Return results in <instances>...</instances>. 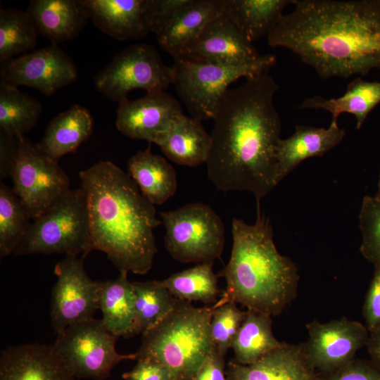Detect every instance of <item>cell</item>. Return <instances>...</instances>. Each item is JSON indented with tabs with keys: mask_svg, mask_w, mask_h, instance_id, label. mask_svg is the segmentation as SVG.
Returning a JSON list of instances; mask_svg holds the SVG:
<instances>
[{
	"mask_svg": "<svg viewBox=\"0 0 380 380\" xmlns=\"http://www.w3.org/2000/svg\"><path fill=\"white\" fill-rule=\"evenodd\" d=\"M279 89L266 72L246 78L223 96L213 119L205 163L217 189L247 191L260 203L277 186L274 155L281 122L273 99Z\"/></svg>",
	"mask_w": 380,
	"mask_h": 380,
	"instance_id": "obj_1",
	"label": "cell"
},
{
	"mask_svg": "<svg viewBox=\"0 0 380 380\" xmlns=\"http://www.w3.org/2000/svg\"><path fill=\"white\" fill-rule=\"evenodd\" d=\"M267 43L297 55L323 78L380 69V0H292Z\"/></svg>",
	"mask_w": 380,
	"mask_h": 380,
	"instance_id": "obj_2",
	"label": "cell"
},
{
	"mask_svg": "<svg viewBox=\"0 0 380 380\" xmlns=\"http://www.w3.org/2000/svg\"><path fill=\"white\" fill-rule=\"evenodd\" d=\"M85 194L92 251L105 253L120 271L145 274L158 251L156 210L128 174L110 161L80 172Z\"/></svg>",
	"mask_w": 380,
	"mask_h": 380,
	"instance_id": "obj_3",
	"label": "cell"
},
{
	"mask_svg": "<svg viewBox=\"0 0 380 380\" xmlns=\"http://www.w3.org/2000/svg\"><path fill=\"white\" fill-rule=\"evenodd\" d=\"M258 215L253 224L233 218L230 258L219 272L226 289L213 308L227 303H239L247 310L272 316L279 315L295 297L298 267L276 248L270 220Z\"/></svg>",
	"mask_w": 380,
	"mask_h": 380,
	"instance_id": "obj_4",
	"label": "cell"
},
{
	"mask_svg": "<svg viewBox=\"0 0 380 380\" xmlns=\"http://www.w3.org/2000/svg\"><path fill=\"white\" fill-rule=\"evenodd\" d=\"M213 310L179 300L170 313L142 334L137 359L158 362L172 380H192L215 348L210 329Z\"/></svg>",
	"mask_w": 380,
	"mask_h": 380,
	"instance_id": "obj_5",
	"label": "cell"
},
{
	"mask_svg": "<svg viewBox=\"0 0 380 380\" xmlns=\"http://www.w3.org/2000/svg\"><path fill=\"white\" fill-rule=\"evenodd\" d=\"M1 178L9 176L13 191L32 220L51 208L70 189V180L58 163L25 137L1 132Z\"/></svg>",
	"mask_w": 380,
	"mask_h": 380,
	"instance_id": "obj_6",
	"label": "cell"
},
{
	"mask_svg": "<svg viewBox=\"0 0 380 380\" xmlns=\"http://www.w3.org/2000/svg\"><path fill=\"white\" fill-rule=\"evenodd\" d=\"M277 61L273 54L261 55L255 61L234 65L174 58L172 84L191 116L213 120L229 86L241 77L266 72Z\"/></svg>",
	"mask_w": 380,
	"mask_h": 380,
	"instance_id": "obj_7",
	"label": "cell"
},
{
	"mask_svg": "<svg viewBox=\"0 0 380 380\" xmlns=\"http://www.w3.org/2000/svg\"><path fill=\"white\" fill-rule=\"evenodd\" d=\"M92 251L84 192L70 189L45 213L33 220L15 249V255H80Z\"/></svg>",
	"mask_w": 380,
	"mask_h": 380,
	"instance_id": "obj_8",
	"label": "cell"
},
{
	"mask_svg": "<svg viewBox=\"0 0 380 380\" xmlns=\"http://www.w3.org/2000/svg\"><path fill=\"white\" fill-rule=\"evenodd\" d=\"M165 226V248L182 263H209L220 258L225 229L220 216L207 204L186 203L159 213Z\"/></svg>",
	"mask_w": 380,
	"mask_h": 380,
	"instance_id": "obj_9",
	"label": "cell"
},
{
	"mask_svg": "<svg viewBox=\"0 0 380 380\" xmlns=\"http://www.w3.org/2000/svg\"><path fill=\"white\" fill-rule=\"evenodd\" d=\"M117 338L101 319L92 318L58 333L51 346L75 378L104 380L120 362L137 360L136 353L120 354L116 350Z\"/></svg>",
	"mask_w": 380,
	"mask_h": 380,
	"instance_id": "obj_10",
	"label": "cell"
},
{
	"mask_svg": "<svg viewBox=\"0 0 380 380\" xmlns=\"http://www.w3.org/2000/svg\"><path fill=\"white\" fill-rule=\"evenodd\" d=\"M94 83L98 91L119 103L134 89L165 90L172 84V68L163 63L154 46L135 44L118 53Z\"/></svg>",
	"mask_w": 380,
	"mask_h": 380,
	"instance_id": "obj_11",
	"label": "cell"
},
{
	"mask_svg": "<svg viewBox=\"0 0 380 380\" xmlns=\"http://www.w3.org/2000/svg\"><path fill=\"white\" fill-rule=\"evenodd\" d=\"M57 279L51 291V318L58 334L76 323L94 318L99 309V281L87 275L84 258L65 255L55 266Z\"/></svg>",
	"mask_w": 380,
	"mask_h": 380,
	"instance_id": "obj_12",
	"label": "cell"
},
{
	"mask_svg": "<svg viewBox=\"0 0 380 380\" xmlns=\"http://www.w3.org/2000/svg\"><path fill=\"white\" fill-rule=\"evenodd\" d=\"M306 328L308 337L303 350L318 373H329L350 362L369 336L367 327L345 317L326 323L313 320Z\"/></svg>",
	"mask_w": 380,
	"mask_h": 380,
	"instance_id": "obj_13",
	"label": "cell"
},
{
	"mask_svg": "<svg viewBox=\"0 0 380 380\" xmlns=\"http://www.w3.org/2000/svg\"><path fill=\"white\" fill-rule=\"evenodd\" d=\"M1 81L34 88L46 96L77 80L72 60L57 44L34 49L3 63Z\"/></svg>",
	"mask_w": 380,
	"mask_h": 380,
	"instance_id": "obj_14",
	"label": "cell"
},
{
	"mask_svg": "<svg viewBox=\"0 0 380 380\" xmlns=\"http://www.w3.org/2000/svg\"><path fill=\"white\" fill-rule=\"evenodd\" d=\"M118 104L117 129L131 139L150 144H156L183 114L178 101L165 90L147 92L134 101L127 98Z\"/></svg>",
	"mask_w": 380,
	"mask_h": 380,
	"instance_id": "obj_15",
	"label": "cell"
},
{
	"mask_svg": "<svg viewBox=\"0 0 380 380\" xmlns=\"http://www.w3.org/2000/svg\"><path fill=\"white\" fill-rule=\"evenodd\" d=\"M260 56L253 44L222 13L209 22L176 58L234 65L255 61Z\"/></svg>",
	"mask_w": 380,
	"mask_h": 380,
	"instance_id": "obj_16",
	"label": "cell"
},
{
	"mask_svg": "<svg viewBox=\"0 0 380 380\" xmlns=\"http://www.w3.org/2000/svg\"><path fill=\"white\" fill-rule=\"evenodd\" d=\"M316 376L303 344L283 343L253 364L231 360L226 365L227 380H315Z\"/></svg>",
	"mask_w": 380,
	"mask_h": 380,
	"instance_id": "obj_17",
	"label": "cell"
},
{
	"mask_svg": "<svg viewBox=\"0 0 380 380\" xmlns=\"http://www.w3.org/2000/svg\"><path fill=\"white\" fill-rule=\"evenodd\" d=\"M345 134V130L339 127L337 121L331 120L327 128L296 126L291 137L280 138L276 146V184L304 160L322 156L334 148Z\"/></svg>",
	"mask_w": 380,
	"mask_h": 380,
	"instance_id": "obj_18",
	"label": "cell"
},
{
	"mask_svg": "<svg viewBox=\"0 0 380 380\" xmlns=\"http://www.w3.org/2000/svg\"><path fill=\"white\" fill-rule=\"evenodd\" d=\"M83 1L94 25L115 39H140L151 32L148 0Z\"/></svg>",
	"mask_w": 380,
	"mask_h": 380,
	"instance_id": "obj_19",
	"label": "cell"
},
{
	"mask_svg": "<svg viewBox=\"0 0 380 380\" xmlns=\"http://www.w3.org/2000/svg\"><path fill=\"white\" fill-rule=\"evenodd\" d=\"M0 380H75L51 346L40 343L11 346L1 353Z\"/></svg>",
	"mask_w": 380,
	"mask_h": 380,
	"instance_id": "obj_20",
	"label": "cell"
},
{
	"mask_svg": "<svg viewBox=\"0 0 380 380\" xmlns=\"http://www.w3.org/2000/svg\"><path fill=\"white\" fill-rule=\"evenodd\" d=\"M26 11L53 44L75 38L89 19L83 0H32Z\"/></svg>",
	"mask_w": 380,
	"mask_h": 380,
	"instance_id": "obj_21",
	"label": "cell"
},
{
	"mask_svg": "<svg viewBox=\"0 0 380 380\" xmlns=\"http://www.w3.org/2000/svg\"><path fill=\"white\" fill-rule=\"evenodd\" d=\"M120 270L115 279L99 281V309L106 328L116 337L129 338L141 334L135 305V295L127 277Z\"/></svg>",
	"mask_w": 380,
	"mask_h": 380,
	"instance_id": "obj_22",
	"label": "cell"
},
{
	"mask_svg": "<svg viewBox=\"0 0 380 380\" xmlns=\"http://www.w3.org/2000/svg\"><path fill=\"white\" fill-rule=\"evenodd\" d=\"M222 13V0H189L156 34L173 58L179 56L205 25Z\"/></svg>",
	"mask_w": 380,
	"mask_h": 380,
	"instance_id": "obj_23",
	"label": "cell"
},
{
	"mask_svg": "<svg viewBox=\"0 0 380 380\" xmlns=\"http://www.w3.org/2000/svg\"><path fill=\"white\" fill-rule=\"evenodd\" d=\"M156 144L174 163L196 167L207 162L212 138L203 128L201 121L182 114Z\"/></svg>",
	"mask_w": 380,
	"mask_h": 380,
	"instance_id": "obj_24",
	"label": "cell"
},
{
	"mask_svg": "<svg viewBox=\"0 0 380 380\" xmlns=\"http://www.w3.org/2000/svg\"><path fill=\"white\" fill-rule=\"evenodd\" d=\"M127 166L129 176L153 205L163 204L176 193L175 169L163 157L153 153L151 145L130 157Z\"/></svg>",
	"mask_w": 380,
	"mask_h": 380,
	"instance_id": "obj_25",
	"label": "cell"
},
{
	"mask_svg": "<svg viewBox=\"0 0 380 380\" xmlns=\"http://www.w3.org/2000/svg\"><path fill=\"white\" fill-rule=\"evenodd\" d=\"M93 127L89 110L75 104L50 121L38 145L46 156L58 162L61 157L75 153L89 138Z\"/></svg>",
	"mask_w": 380,
	"mask_h": 380,
	"instance_id": "obj_26",
	"label": "cell"
},
{
	"mask_svg": "<svg viewBox=\"0 0 380 380\" xmlns=\"http://www.w3.org/2000/svg\"><path fill=\"white\" fill-rule=\"evenodd\" d=\"M292 0H222V14L253 43L267 36Z\"/></svg>",
	"mask_w": 380,
	"mask_h": 380,
	"instance_id": "obj_27",
	"label": "cell"
},
{
	"mask_svg": "<svg viewBox=\"0 0 380 380\" xmlns=\"http://www.w3.org/2000/svg\"><path fill=\"white\" fill-rule=\"evenodd\" d=\"M380 103V82H369L357 77L347 86L346 92L339 97L326 99L315 96L305 99L299 109L324 110L338 121L341 113L353 115L356 128L360 129L370 112Z\"/></svg>",
	"mask_w": 380,
	"mask_h": 380,
	"instance_id": "obj_28",
	"label": "cell"
},
{
	"mask_svg": "<svg viewBox=\"0 0 380 380\" xmlns=\"http://www.w3.org/2000/svg\"><path fill=\"white\" fill-rule=\"evenodd\" d=\"M272 325L271 316L246 310L232 345L235 361L241 365H251L281 346L283 343L274 336Z\"/></svg>",
	"mask_w": 380,
	"mask_h": 380,
	"instance_id": "obj_29",
	"label": "cell"
},
{
	"mask_svg": "<svg viewBox=\"0 0 380 380\" xmlns=\"http://www.w3.org/2000/svg\"><path fill=\"white\" fill-rule=\"evenodd\" d=\"M42 112L39 101L20 91L18 87L1 81V132L14 137H23L37 125Z\"/></svg>",
	"mask_w": 380,
	"mask_h": 380,
	"instance_id": "obj_30",
	"label": "cell"
},
{
	"mask_svg": "<svg viewBox=\"0 0 380 380\" xmlns=\"http://www.w3.org/2000/svg\"><path fill=\"white\" fill-rule=\"evenodd\" d=\"M213 265V262L197 264L161 281L178 300L214 305L220 291L218 275L214 272Z\"/></svg>",
	"mask_w": 380,
	"mask_h": 380,
	"instance_id": "obj_31",
	"label": "cell"
},
{
	"mask_svg": "<svg viewBox=\"0 0 380 380\" xmlns=\"http://www.w3.org/2000/svg\"><path fill=\"white\" fill-rule=\"evenodd\" d=\"M38 34L27 11L1 8V63L34 50Z\"/></svg>",
	"mask_w": 380,
	"mask_h": 380,
	"instance_id": "obj_32",
	"label": "cell"
},
{
	"mask_svg": "<svg viewBox=\"0 0 380 380\" xmlns=\"http://www.w3.org/2000/svg\"><path fill=\"white\" fill-rule=\"evenodd\" d=\"M135 305L141 334L163 320L176 306V298L162 281H134Z\"/></svg>",
	"mask_w": 380,
	"mask_h": 380,
	"instance_id": "obj_33",
	"label": "cell"
},
{
	"mask_svg": "<svg viewBox=\"0 0 380 380\" xmlns=\"http://www.w3.org/2000/svg\"><path fill=\"white\" fill-rule=\"evenodd\" d=\"M31 217L13 189L0 184V255L14 253L28 231Z\"/></svg>",
	"mask_w": 380,
	"mask_h": 380,
	"instance_id": "obj_34",
	"label": "cell"
},
{
	"mask_svg": "<svg viewBox=\"0 0 380 380\" xmlns=\"http://www.w3.org/2000/svg\"><path fill=\"white\" fill-rule=\"evenodd\" d=\"M213 307V306H212ZM210 329L215 349L225 356L236 335L246 311L239 309L234 303H227L213 308Z\"/></svg>",
	"mask_w": 380,
	"mask_h": 380,
	"instance_id": "obj_35",
	"label": "cell"
},
{
	"mask_svg": "<svg viewBox=\"0 0 380 380\" xmlns=\"http://www.w3.org/2000/svg\"><path fill=\"white\" fill-rule=\"evenodd\" d=\"M362 234L360 252L375 265L380 264V199L364 197L359 215Z\"/></svg>",
	"mask_w": 380,
	"mask_h": 380,
	"instance_id": "obj_36",
	"label": "cell"
},
{
	"mask_svg": "<svg viewBox=\"0 0 380 380\" xmlns=\"http://www.w3.org/2000/svg\"><path fill=\"white\" fill-rule=\"evenodd\" d=\"M315 380H380V367L373 361L354 359L333 372H317Z\"/></svg>",
	"mask_w": 380,
	"mask_h": 380,
	"instance_id": "obj_37",
	"label": "cell"
},
{
	"mask_svg": "<svg viewBox=\"0 0 380 380\" xmlns=\"http://www.w3.org/2000/svg\"><path fill=\"white\" fill-rule=\"evenodd\" d=\"M189 0H148V16L151 32L156 34Z\"/></svg>",
	"mask_w": 380,
	"mask_h": 380,
	"instance_id": "obj_38",
	"label": "cell"
},
{
	"mask_svg": "<svg viewBox=\"0 0 380 380\" xmlns=\"http://www.w3.org/2000/svg\"><path fill=\"white\" fill-rule=\"evenodd\" d=\"M363 316L369 332L380 326V264L375 271L363 307Z\"/></svg>",
	"mask_w": 380,
	"mask_h": 380,
	"instance_id": "obj_39",
	"label": "cell"
},
{
	"mask_svg": "<svg viewBox=\"0 0 380 380\" xmlns=\"http://www.w3.org/2000/svg\"><path fill=\"white\" fill-rule=\"evenodd\" d=\"M137 360L135 366L122 374L125 380H172L167 369L158 362L148 358Z\"/></svg>",
	"mask_w": 380,
	"mask_h": 380,
	"instance_id": "obj_40",
	"label": "cell"
},
{
	"mask_svg": "<svg viewBox=\"0 0 380 380\" xmlns=\"http://www.w3.org/2000/svg\"><path fill=\"white\" fill-rule=\"evenodd\" d=\"M226 365L224 356L214 348L192 380H227Z\"/></svg>",
	"mask_w": 380,
	"mask_h": 380,
	"instance_id": "obj_41",
	"label": "cell"
},
{
	"mask_svg": "<svg viewBox=\"0 0 380 380\" xmlns=\"http://www.w3.org/2000/svg\"><path fill=\"white\" fill-rule=\"evenodd\" d=\"M369 333L366 346L372 361L380 367V326Z\"/></svg>",
	"mask_w": 380,
	"mask_h": 380,
	"instance_id": "obj_42",
	"label": "cell"
},
{
	"mask_svg": "<svg viewBox=\"0 0 380 380\" xmlns=\"http://www.w3.org/2000/svg\"><path fill=\"white\" fill-rule=\"evenodd\" d=\"M375 196L378 198L379 199H380V175H379V179L378 182V191Z\"/></svg>",
	"mask_w": 380,
	"mask_h": 380,
	"instance_id": "obj_43",
	"label": "cell"
}]
</instances>
